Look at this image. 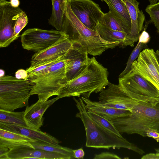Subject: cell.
<instances>
[{
    "label": "cell",
    "mask_w": 159,
    "mask_h": 159,
    "mask_svg": "<svg viewBox=\"0 0 159 159\" xmlns=\"http://www.w3.org/2000/svg\"><path fill=\"white\" fill-rule=\"evenodd\" d=\"M66 34L57 30L30 28L20 35L21 42L24 49L36 52L51 46Z\"/></svg>",
    "instance_id": "8"
},
{
    "label": "cell",
    "mask_w": 159,
    "mask_h": 159,
    "mask_svg": "<svg viewBox=\"0 0 159 159\" xmlns=\"http://www.w3.org/2000/svg\"><path fill=\"white\" fill-rule=\"evenodd\" d=\"M112 121L121 134H137L146 137V132L150 128L159 130V102L138 101L130 115L118 117Z\"/></svg>",
    "instance_id": "4"
},
{
    "label": "cell",
    "mask_w": 159,
    "mask_h": 159,
    "mask_svg": "<svg viewBox=\"0 0 159 159\" xmlns=\"http://www.w3.org/2000/svg\"><path fill=\"white\" fill-rule=\"evenodd\" d=\"M28 19L25 12L18 18L14 27V34L17 39L20 36V33L28 24Z\"/></svg>",
    "instance_id": "30"
},
{
    "label": "cell",
    "mask_w": 159,
    "mask_h": 159,
    "mask_svg": "<svg viewBox=\"0 0 159 159\" xmlns=\"http://www.w3.org/2000/svg\"><path fill=\"white\" fill-rule=\"evenodd\" d=\"M15 77L18 79L27 80L28 75L26 70L20 69L18 70L15 74Z\"/></svg>",
    "instance_id": "36"
},
{
    "label": "cell",
    "mask_w": 159,
    "mask_h": 159,
    "mask_svg": "<svg viewBox=\"0 0 159 159\" xmlns=\"http://www.w3.org/2000/svg\"><path fill=\"white\" fill-rule=\"evenodd\" d=\"M147 44L139 41L137 45L132 51L126 63L124 70L120 74L119 78H121L128 72L131 70L132 65L136 58L138 57L142 50L146 46Z\"/></svg>",
    "instance_id": "27"
},
{
    "label": "cell",
    "mask_w": 159,
    "mask_h": 159,
    "mask_svg": "<svg viewBox=\"0 0 159 159\" xmlns=\"http://www.w3.org/2000/svg\"><path fill=\"white\" fill-rule=\"evenodd\" d=\"M150 39V37L148 33L145 30L143 31L140 34L139 39V41L145 44L149 42Z\"/></svg>",
    "instance_id": "33"
},
{
    "label": "cell",
    "mask_w": 159,
    "mask_h": 159,
    "mask_svg": "<svg viewBox=\"0 0 159 159\" xmlns=\"http://www.w3.org/2000/svg\"><path fill=\"white\" fill-rule=\"evenodd\" d=\"M0 128L16 133L36 141L59 144L60 142L52 136L41 131L28 127L0 122Z\"/></svg>",
    "instance_id": "17"
},
{
    "label": "cell",
    "mask_w": 159,
    "mask_h": 159,
    "mask_svg": "<svg viewBox=\"0 0 159 159\" xmlns=\"http://www.w3.org/2000/svg\"><path fill=\"white\" fill-rule=\"evenodd\" d=\"M81 98L87 110H91L110 120L129 115L131 113L128 110L106 107L101 105L99 102L93 101L83 97Z\"/></svg>",
    "instance_id": "19"
},
{
    "label": "cell",
    "mask_w": 159,
    "mask_h": 159,
    "mask_svg": "<svg viewBox=\"0 0 159 159\" xmlns=\"http://www.w3.org/2000/svg\"><path fill=\"white\" fill-rule=\"evenodd\" d=\"M34 85L28 79L5 75L0 77V109L13 111L27 106Z\"/></svg>",
    "instance_id": "5"
},
{
    "label": "cell",
    "mask_w": 159,
    "mask_h": 159,
    "mask_svg": "<svg viewBox=\"0 0 159 159\" xmlns=\"http://www.w3.org/2000/svg\"><path fill=\"white\" fill-rule=\"evenodd\" d=\"M141 159H159V153H149L143 155Z\"/></svg>",
    "instance_id": "37"
},
{
    "label": "cell",
    "mask_w": 159,
    "mask_h": 159,
    "mask_svg": "<svg viewBox=\"0 0 159 159\" xmlns=\"http://www.w3.org/2000/svg\"><path fill=\"white\" fill-rule=\"evenodd\" d=\"M9 150L7 147L0 144V159H8L7 154Z\"/></svg>",
    "instance_id": "34"
},
{
    "label": "cell",
    "mask_w": 159,
    "mask_h": 159,
    "mask_svg": "<svg viewBox=\"0 0 159 159\" xmlns=\"http://www.w3.org/2000/svg\"><path fill=\"white\" fill-rule=\"evenodd\" d=\"M0 139L17 142H30L36 141L23 135L1 128Z\"/></svg>",
    "instance_id": "28"
},
{
    "label": "cell",
    "mask_w": 159,
    "mask_h": 159,
    "mask_svg": "<svg viewBox=\"0 0 159 159\" xmlns=\"http://www.w3.org/2000/svg\"><path fill=\"white\" fill-rule=\"evenodd\" d=\"M98 24L115 30L125 32L121 25L110 11L104 13Z\"/></svg>",
    "instance_id": "26"
},
{
    "label": "cell",
    "mask_w": 159,
    "mask_h": 159,
    "mask_svg": "<svg viewBox=\"0 0 159 159\" xmlns=\"http://www.w3.org/2000/svg\"><path fill=\"white\" fill-rule=\"evenodd\" d=\"M73 99L79 111L75 116L81 120L84 126L86 137V147L107 149L110 148H125L140 155L145 153L142 149L123 137H119L97 124L89 115L85 104L81 97L76 99L74 97Z\"/></svg>",
    "instance_id": "2"
},
{
    "label": "cell",
    "mask_w": 159,
    "mask_h": 159,
    "mask_svg": "<svg viewBox=\"0 0 159 159\" xmlns=\"http://www.w3.org/2000/svg\"><path fill=\"white\" fill-rule=\"evenodd\" d=\"M72 43V47L64 56L68 81L79 75L86 68L90 59L85 47L78 43Z\"/></svg>",
    "instance_id": "13"
},
{
    "label": "cell",
    "mask_w": 159,
    "mask_h": 159,
    "mask_svg": "<svg viewBox=\"0 0 159 159\" xmlns=\"http://www.w3.org/2000/svg\"><path fill=\"white\" fill-rule=\"evenodd\" d=\"M107 87L99 94V102L101 105L131 112L132 109L138 101L129 97L119 84L109 82Z\"/></svg>",
    "instance_id": "12"
},
{
    "label": "cell",
    "mask_w": 159,
    "mask_h": 159,
    "mask_svg": "<svg viewBox=\"0 0 159 159\" xmlns=\"http://www.w3.org/2000/svg\"><path fill=\"white\" fill-rule=\"evenodd\" d=\"M71 9L77 18L89 29L96 31L104 13L99 5L91 0H70Z\"/></svg>",
    "instance_id": "11"
},
{
    "label": "cell",
    "mask_w": 159,
    "mask_h": 159,
    "mask_svg": "<svg viewBox=\"0 0 159 159\" xmlns=\"http://www.w3.org/2000/svg\"><path fill=\"white\" fill-rule=\"evenodd\" d=\"M52 11L48 23L58 31H61L68 0H51Z\"/></svg>",
    "instance_id": "22"
},
{
    "label": "cell",
    "mask_w": 159,
    "mask_h": 159,
    "mask_svg": "<svg viewBox=\"0 0 159 159\" xmlns=\"http://www.w3.org/2000/svg\"><path fill=\"white\" fill-rule=\"evenodd\" d=\"M145 11L150 16L151 21L154 24L159 34V1L148 6Z\"/></svg>",
    "instance_id": "29"
},
{
    "label": "cell",
    "mask_w": 159,
    "mask_h": 159,
    "mask_svg": "<svg viewBox=\"0 0 159 159\" xmlns=\"http://www.w3.org/2000/svg\"><path fill=\"white\" fill-rule=\"evenodd\" d=\"M129 72L140 75L159 91V64L153 49L146 48L141 52Z\"/></svg>",
    "instance_id": "9"
},
{
    "label": "cell",
    "mask_w": 159,
    "mask_h": 159,
    "mask_svg": "<svg viewBox=\"0 0 159 159\" xmlns=\"http://www.w3.org/2000/svg\"><path fill=\"white\" fill-rule=\"evenodd\" d=\"M128 9L131 22V28L128 34L129 39L134 43L138 40L140 33L143 28L145 16L139 8V2L136 0H123Z\"/></svg>",
    "instance_id": "18"
},
{
    "label": "cell",
    "mask_w": 159,
    "mask_h": 159,
    "mask_svg": "<svg viewBox=\"0 0 159 159\" xmlns=\"http://www.w3.org/2000/svg\"><path fill=\"white\" fill-rule=\"evenodd\" d=\"M111 12L123 27L128 34L130 32L131 22L125 3L123 0H104Z\"/></svg>",
    "instance_id": "20"
},
{
    "label": "cell",
    "mask_w": 159,
    "mask_h": 159,
    "mask_svg": "<svg viewBox=\"0 0 159 159\" xmlns=\"http://www.w3.org/2000/svg\"><path fill=\"white\" fill-rule=\"evenodd\" d=\"M146 137L152 138L159 142V132L157 129L150 128L147 131Z\"/></svg>",
    "instance_id": "32"
},
{
    "label": "cell",
    "mask_w": 159,
    "mask_h": 159,
    "mask_svg": "<svg viewBox=\"0 0 159 159\" xmlns=\"http://www.w3.org/2000/svg\"><path fill=\"white\" fill-rule=\"evenodd\" d=\"M158 131L159 132V130H158Z\"/></svg>",
    "instance_id": "44"
},
{
    "label": "cell",
    "mask_w": 159,
    "mask_h": 159,
    "mask_svg": "<svg viewBox=\"0 0 159 159\" xmlns=\"http://www.w3.org/2000/svg\"><path fill=\"white\" fill-rule=\"evenodd\" d=\"M73 155L75 158L83 159L84 155V152L82 148H80L73 150Z\"/></svg>",
    "instance_id": "35"
},
{
    "label": "cell",
    "mask_w": 159,
    "mask_h": 159,
    "mask_svg": "<svg viewBox=\"0 0 159 159\" xmlns=\"http://www.w3.org/2000/svg\"><path fill=\"white\" fill-rule=\"evenodd\" d=\"M58 99L56 97L45 101L38 100L30 106H27L24 111V117L27 126L40 130L43 124V116L46 110Z\"/></svg>",
    "instance_id": "15"
},
{
    "label": "cell",
    "mask_w": 159,
    "mask_h": 159,
    "mask_svg": "<svg viewBox=\"0 0 159 159\" xmlns=\"http://www.w3.org/2000/svg\"><path fill=\"white\" fill-rule=\"evenodd\" d=\"M7 156L8 159H70L67 156L61 154L26 146L13 148L9 149Z\"/></svg>",
    "instance_id": "16"
},
{
    "label": "cell",
    "mask_w": 159,
    "mask_h": 159,
    "mask_svg": "<svg viewBox=\"0 0 159 159\" xmlns=\"http://www.w3.org/2000/svg\"><path fill=\"white\" fill-rule=\"evenodd\" d=\"M5 71L2 69L0 70V77L3 76L5 75Z\"/></svg>",
    "instance_id": "41"
},
{
    "label": "cell",
    "mask_w": 159,
    "mask_h": 159,
    "mask_svg": "<svg viewBox=\"0 0 159 159\" xmlns=\"http://www.w3.org/2000/svg\"><path fill=\"white\" fill-rule=\"evenodd\" d=\"M156 54L159 64V49L156 51Z\"/></svg>",
    "instance_id": "40"
},
{
    "label": "cell",
    "mask_w": 159,
    "mask_h": 159,
    "mask_svg": "<svg viewBox=\"0 0 159 159\" xmlns=\"http://www.w3.org/2000/svg\"><path fill=\"white\" fill-rule=\"evenodd\" d=\"M150 3V4H153L156 3L158 0H148Z\"/></svg>",
    "instance_id": "39"
},
{
    "label": "cell",
    "mask_w": 159,
    "mask_h": 159,
    "mask_svg": "<svg viewBox=\"0 0 159 159\" xmlns=\"http://www.w3.org/2000/svg\"><path fill=\"white\" fill-rule=\"evenodd\" d=\"M19 7L12 6L10 2L0 0V47L8 46L17 39L14 30L19 17L24 12Z\"/></svg>",
    "instance_id": "10"
},
{
    "label": "cell",
    "mask_w": 159,
    "mask_h": 159,
    "mask_svg": "<svg viewBox=\"0 0 159 159\" xmlns=\"http://www.w3.org/2000/svg\"><path fill=\"white\" fill-rule=\"evenodd\" d=\"M108 75L107 69L93 57L79 75L61 87L57 97L81 96L89 98L92 93H100L106 88L109 83Z\"/></svg>",
    "instance_id": "1"
},
{
    "label": "cell",
    "mask_w": 159,
    "mask_h": 159,
    "mask_svg": "<svg viewBox=\"0 0 159 159\" xmlns=\"http://www.w3.org/2000/svg\"><path fill=\"white\" fill-rule=\"evenodd\" d=\"M93 159H121V158L115 153L109 152H103L94 155Z\"/></svg>",
    "instance_id": "31"
},
{
    "label": "cell",
    "mask_w": 159,
    "mask_h": 159,
    "mask_svg": "<svg viewBox=\"0 0 159 159\" xmlns=\"http://www.w3.org/2000/svg\"><path fill=\"white\" fill-rule=\"evenodd\" d=\"M61 31L72 43H79L87 49L88 54L99 56L109 49L120 47L119 43H110L102 39L96 31L84 25L75 15L68 0L64 14Z\"/></svg>",
    "instance_id": "3"
},
{
    "label": "cell",
    "mask_w": 159,
    "mask_h": 159,
    "mask_svg": "<svg viewBox=\"0 0 159 159\" xmlns=\"http://www.w3.org/2000/svg\"><path fill=\"white\" fill-rule=\"evenodd\" d=\"M24 112L0 109V122L28 127L24 118Z\"/></svg>",
    "instance_id": "24"
},
{
    "label": "cell",
    "mask_w": 159,
    "mask_h": 159,
    "mask_svg": "<svg viewBox=\"0 0 159 159\" xmlns=\"http://www.w3.org/2000/svg\"><path fill=\"white\" fill-rule=\"evenodd\" d=\"M73 43L66 34L58 41L43 51L36 52L32 56L30 67H34L43 63L64 57Z\"/></svg>",
    "instance_id": "14"
},
{
    "label": "cell",
    "mask_w": 159,
    "mask_h": 159,
    "mask_svg": "<svg viewBox=\"0 0 159 159\" xmlns=\"http://www.w3.org/2000/svg\"><path fill=\"white\" fill-rule=\"evenodd\" d=\"M155 151L159 153V148L155 149Z\"/></svg>",
    "instance_id": "42"
},
{
    "label": "cell",
    "mask_w": 159,
    "mask_h": 159,
    "mask_svg": "<svg viewBox=\"0 0 159 159\" xmlns=\"http://www.w3.org/2000/svg\"><path fill=\"white\" fill-rule=\"evenodd\" d=\"M28 79L34 84L30 95L37 94L39 100L45 101L57 95L60 89L68 81L64 58Z\"/></svg>",
    "instance_id": "6"
},
{
    "label": "cell",
    "mask_w": 159,
    "mask_h": 159,
    "mask_svg": "<svg viewBox=\"0 0 159 159\" xmlns=\"http://www.w3.org/2000/svg\"><path fill=\"white\" fill-rule=\"evenodd\" d=\"M30 143L35 149L61 154L67 156L70 159L75 158L73 155V150L71 148L62 147L59 144H50L39 141L31 142Z\"/></svg>",
    "instance_id": "23"
},
{
    "label": "cell",
    "mask_w": 159,
    "mask_h": 159,
    "mask_svg": "<svg viewBox=\"0 0 159 159\" xmlns=\"http://www.w3.org/2000/svg\"><path fill=\"white\" fill-rule=\"evenodd\" d=\"M9 2L11 5L15 7H19L20 4V2L19 0H10Z\"/></svg>",
    "instance_id": "38"
},
{
    "label": "cell",
    "mask_w": 159,
    "mask_h": 159,
    "mask_svg": "<svg viewBox=\"0 0 159 159\" xmlns=\"http://www.w3.org/2000/svg\"><path fill=\"white\" fill-rule=\"evenodd\" d=\"M126 94L138 101L159 102V91L139 75L128 72L119 78V84Z\"/></svg>",
    "instance_id": "7"
},
{
    "label": "cell",
    "mask_w": 159,
    "mask_h": 159,
    "mask_svg": "<svg viewBox=\"0 0 159 159\" xmlns=\"http://www.w3.org/2000/svg\"><path fill=\"white\" fill-rule=\"evenodd\" d=\"M87 110L89 115L98 125L107 130L122 137L114 125L112 120H109L91 110Z\"/></svg>",
    "instance_id": "25"
},
{
    "label": "cell",
    "mask_w": 159,
    "mask_h": 159,
    "mask_svg": "<svg viewBox=\"0 0 159 159\" xmlns=\"http://www.w3.org/2000/svg\"><path fill=\"white\" fill-rule=\"evenodd\" d=\"M101 0L102 1H104V0Z\"/></svg>",
    "instance_id": "43"
},
{
    "label": "cell",
    "mask_w": 159,
    "mask_h": 159,
    "mask_svg": "<svg viewBox=\"0 0 159 159\" xmlns=\"http://www.w3.org/2000/svg\"><path fill=\"white\" fill-rule=\"evenodd\" d=\"M96 31L103 40L110 43H119L120 47L127 46L133 47L134 43L128 37V34L124 32L115 30L98 24Z\"/></svg>",
    "instance_id": "21"
}]
</instances>
